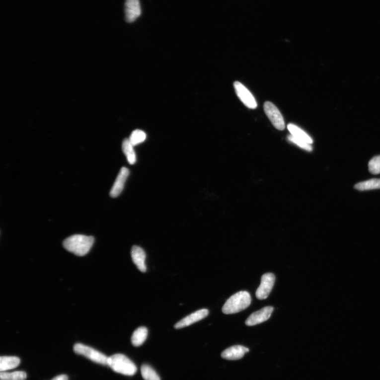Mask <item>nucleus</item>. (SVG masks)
Instances as JSON below:
<instances>
[{
  "label": "nucleus",
  "instance_id": "f257e3e1",
  "mask_svg": "<svg viewBox=\"0 0 380 380\" xmlns=\"http://www.w3.org/2000/svg\"><path fill=\"white\" fill-rule=\"evenodd\" d=\"M94 242L91 236L75 234L70 236L64 242L65 248L78 256L87 254Z\"/></svg>",
  "mask_w": 380,
  "mask_h": 380
},
{
  "label": "nucleus",
  "instance_id": "f03ea898",
  "mask_svg": "<svg viewBox=\"0 0 380 380\" xmlns=\"http://www.w3.org/2000/svg\"><path fill=\"white\" fill-rule=\"evenodd\" d=\"M251 302V296L248 292H239L226 301L222 308L223 312L225 314L237 313L248 307Z\"/></svg>",
  "mask_w": 380,
  "mask_h": 380
},
{
  "label": "nucleus",
  "instance_id": "7ed1b4c3",
  "mask_svg": "<svg viewBox=\"0 0 380 380\" xmlns=\"http://www.w3.org/2000/svg\"><path fill=\"white\" fill-rule=\"evenodd\" d=\"M108 366L116 373L125 376H132L137 372L134 363L121 354H116L108 358Z\"/></svg>",
  "mask_w": 380,
  "mask_h": 380
},
{
  "label": "nucleus",
  "instance_id": "20e7f679",
  "mask_svg": "<svg viewBox=\"0 0 380 380\" xmlns=\"http://www.w3.org/2000/svg\"><path fill=\"white\" fill-rule=\"evenodd\" d=\"M74 351L76 353L81 355L93 362L104 366H108V358L103 354L81 343L76 344L74 346Z\"/></svg>",
  "mask_w": 380,
  "mask_h": 380
},
{
  "label": "nucleus",
  "instance_id": "39448f33",
  "mask_svg": "<svg viewBox=\"0 0 380 380\" xmlns=\"http://www.w3.org/2000/svg\"><path fill=\"white\" fill-rule=\"evenodd\" d=\"M264 111L275 128L280 131L285 129L283 117L279 109L270 101H266L264 106Z\"/></svg>",
  "mask_w": 380,
  "mask_h": 380
},
{
  "label": "nucleus",
  "instance_id": "423d86ee",
  "mask_svg": "<svg viewBox=\"0 0 380 380\" xmlns=\"http://www.w3.org/2000/svg\"><path fill=\"white\" fill-rule=\"evenodd\" d=\"M275 282V276L272 273H266L261 277V283L256 293V298L259 300L266 299L271 292Z\"/></svg>",
  "mask_w": 380,
  "mask_h": 380
},
{
  "label": "nucleus",
  "instance_id": "0eeeda50",
  "mask_svg": "<svg viewBox=\"0 0 380 380\" xmlns=\"http://www.w3.org/2000/svg\"><path fill=\"white\" fill-rule=\"evenodd\" d=\"M233 86L236 92L243 104L250 109L257 107V101L250 91L239 81H235Z\"/></svg>",
  "mask_w": 380,
  "mask_h": 380
},
{
  "label": "nucleus",
  "instance_id": "6e6552de",
  "mask_svg": "<svg viewBox=\"0 0 380 380\" xmlns=\"http://www.w3.org/2000/svg\"><path fill=\"white\" fill-rule=\"evenodd\" d=\"M273 310L272 306H267L253 312L246 319L245 324L251 326L263 323L271 316Z\"/></svg>",
  "mask_w": 380,
  "mask_h": 380
},
{
  "label": "nucleus",
  "instance_id": "1a4fd4ad",
  "mask_svg": "<svg viewBox=\"0 0 380 380\" xmlns=\"http://www.w3.org/2000/svg\"><path fill=\"white\" fill-rule=\"evenodd\" d=\"M142 13L140 0H126L125 3V20L132 23L137 20Z\"/></svg>",
  "mask_w": 380,
  "mask_h": 380
},
{
  "label": "nucleus",
  "instance_id": "9d476101",
  "mask_svg": "<svg viewBox=\"0 0 380 380\" xmlns=\"http://www.w3.org/2000/svg\"><path fill=\"white\" fill-rule=\"evenodd\" d=\"M209 311L207 309L198 310L180 320L179 322L175 324L174 328L180 329L189 326L204 319L209 315Z\"/></svg>",
  "mask_w": 380,
  "mask_h": 380
},
{
  "label": "nucleus",
  "instance_id": "9b49d317",
  "mask_svg": "<svg viewBox=\"0 0 380 380\" xmlns=\"http://www.w3.org/2000/svg\"><path fill=\"white\" fill-rule=\"evenodd\" d=\"M129 174L130 171L128 168L123 167L121 169L111 192H110V196L112 198H116L120 195L124 189L125 182L128 178Z\"/></svg>",
  "mask_w": 380,
  "mask_h": 380
},
{
  "label": "nucleus",
  "instance_id": "f8f14e48",
  "mask_svg": "<svg viewBox=\"0 0 380 380\" xmlns=\"http://www.w3.org/2000/svg\"><path fill=\"white\" fill-rule=\"evenodd\" d=\"M131 256L133 263L142 273L147 272L146 265V253L144 250L137 246H134L131 250Z\"/></svg>",
  "mask_w": 380,
  "mask_h": 380
},
{
  "label": "nucleus",
  "instance_id": "ddd939ff",
  "mask_svg": "<svg viewBox=\"0 0 380 380\" xmlns=\"http://www.w3.org/2000/svg\"><path fill=\"white\" fill-rule=\"evenodd\" d=\"M249 351V349L243 346L234 345L224 351L222 357L228 360H237L242 358Z\"/></svg>",
  "mask_w": 380,
  "mask_h": 380
},
{
  "label": "nucleus",
  "instance_id": "4468645a",
  "mask_svg": "<svg viewBox=\"0 0 380 380\" xmlns=\"http://www.w3.org/2000/svg\"><path fill=\"white\" fill-rule=\"evenodd\" d=\"M148 330L146 327H140L135 330L132 336L131 342L134 346L142 345L147 339Z\"/></svg>",
  "mask_w": 380,
  "mask_h": 380
},
{
  "label": "nucleus",
  "instance_id": "2eb2a0df",
  "mask_svg": "<svg viewBox=\"0 0 380 380\" xmlns=\"http://www.w3.org/2000/svg\"><path fill=\"white\" fill-rule=\"evenodd\" d=\"M20 363V360L16 357H1L0 358V371L5 372L14 369Z\"/></svg>",
  "mask_w": 380,
  "mask_h": 380
},
{
  "label": "nucleus",
  "instance_id": "dca6fc26",
  "mask_svg": "<svg viewBox=\"0 0 380 380\" xmlns=\"http://www.w3.org/2000/svg\"><path fill=\"white\" fill-rule=\"evenodd\" d=\"M129 139H125L122 144V150L129 163L133 165L137 162V155Z\"/></svg>",
  "mask_w": 380,
  "mask_h": 380
},
{
  "label": "nucleus",
  "instance_id": "f3484780",
  "mask_svg": "<svg viewBox=\"0 0 380 380\" xmlns=\"http://www.w3.org/2000/svg\"><path fill=\"white\" fill-rule=\"evenodd\" d=\"M287 128H288L291 135L295 138L302 140L309 144V145H311V144L313 142L309 135L299 128L298 126L293 124H289L288 126H287Z\"/></svg>",
  "mask_w": 380,
  "mask_h": 380
},
{
  "label": "nucleus",
  "instance_id": "a211bd4d",
  "mask_svg": "<svg viewBox=\"0 0 380 380\" xmlns=\"http://www.w3.org/2000/svg\"><path fill=\"white\" fill-rule=\"evenodd\" d=\"M355 189L360 191H366L380 189V179H373L362 182L355 185Z\"/></svg>",
  "mask_w": 380,
  "mask_h": 380
},
{
  "label": "nucleus",
  "instance_id": "6ab92c4d",
  "mask_svg": "<svg viewBox=\"0 0 380 380\" xmlns=\"http://www.w3.org/2000/svg\"><path fill=\"white\" fill-rule=\"evenodd\" d=\"M141 371L142 377L145 380H160L156 371L149 365H143Z\"/></svg>",
  "mask_w": 380,
  "mask_h": 380
},
{
  "label": "nucleus",
  "instance_id": "aec40b11",
  "mask_svg": "<svg viewBox=\"0 0 380 380\" xmlns=\"http://www.w3.org/2000/svg\"><path fill=\"white\" fill-rule=\"evenodd\" d=\"M0 378L1 380H25L27 378V374L23 371H15L12 373L1 372Z\"/></svg>",
  "mask_w": 380,
  "mask_h": 380
},
{
  "label": "nucleus",
  "instance_id": "412c9836",
  "mask_svg": "<svg viewBox=\"0 0 380 380\" xmlns=\"http://www.w3.org/2000/svg\"><path fill=\"white\" fill-rule=\"evenodd\" d=\"M147 138L146 133L140 130L134 131L129 139L132 145L135 147L145 142Z\"/></svg>",
  "mask_w": 380,
  "mask_h": 380
},
{
  "label": "nucleus",
  "instance_id": "4be33fe9",
  "mask_svg": "<svg viewBox=\"0 0 380 380\" xmlns=\"http://www.w3.org/2000/svg\"><path fill=\"white\" fill-rule=\"evenodd\" d=\"M369 172L373 174L380 173V155L372 158L369 163Z\"/></svg>",
  "mask_w": 380,
  "mask_h": 380
},
{
  "label": "nucleus",
  "instance_id": "5701e85b",
  "mask_svg": "<svg viewBox=\"0 0 380 380\" xmlns=\"http://www.w3.org/2000/svg\"><path fill=\"white\" fill-rule=\"evenodd\" d=\"M288 139L289 141L294 143L295 144V145H297L299 147L308 151H312V147L309 145V144L307 143V142L302 140L295 138V137L293 136L292 135H290V136L288 137Z\"/></svg>",
  "mask_w": 380,
  "mask_h": 380
},
{
  "label": "nucleus",
  "instance_id": "b1692460",
  "mask_svg": "<svg viewBox=\"0 0 380 380\" xmlns=\"http://www.w3.org/2000/svg\"><path fill=\"white\" fill-rule=\"evenodd\" d=\"M68 379H69V378H68L67 376L63 375L56 377L52 380H68Z\"/></svg>",
  "mask_w": 380,
  "mask_h": 380
}]
</instances>
